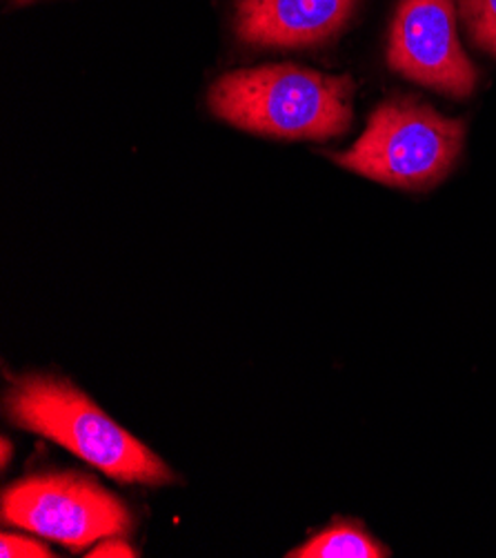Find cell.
<instances>
[{
  "label": "cell",
  "instance_id": "9",
  "mask_svg": "<svg viewBox=\"0 0 496 558\" xmlns=\"http://www.w3.org/2000/svg\"><path fill=\"white\" fill-rule=\"evenodd\" d=\"M0 556L3 558H47L53 554L47 545L34 541V538L5 532L3 536H0Z\"/></svg>",
  "mask_w": 496,
  "mask_h": 558
},
{
  "label": "cell",
  "instance_id": "12",
  "mask_svg": "<svg viewBox=\"0 0 496 558\" xmlns=\"http://www.w3.org/2000/svg\"><path fill=\"white\" fill-rule=\"evenodd\" d=\"M19 3H25V0H19Z\"/></svg>",
  "mask_w": 496,
  "mask_h": 558
},
{
  "label": "cell",
  "instance_id": "4",
  "mask_svg": "<svg viewBox=\"0 0 496 558\" xmlns=\"http://www.w3.org/2000/svg\"><path fill=\"white\" fill-rule=\"evenodd\" d=\"M3 521L74 551L132 532V514L123 500L94 478L72 472L27 476L5 487Z\"/></svg>",
  "mask_w": 496,
  "mask_h": 558
},
{
  "label": "cell",
  "instance_id": "5",
  "mask_svg": "<svg viewBox=\"0 0 496 558\" xmlns=\"http://www.w3.org/2000/svg\"><path fill=\"white\" fill-rule=\"evenodd\" d=\"M388 65L419 85L457 98L470 96L476 70L457 36L455 0H401Z\"/></svg>",
  "mask_w": 496,
  "mask_h": 558
},
{
  "label": "cell",
  "instance_id": "11",
  "mask_svg": "<svg viewBox=\"0 0 496 558\" xmlns=\"http://www.w3.org/2000/svg\"><path fill=\"white\" fill-rule=\"evenodd\" d=\"M10 454H12V442L8 438H3V468L10 465Z\"/></svg>",
  "mask_w": 496,
  "mask_h": 558
},
{
  "label": "cell",
  "instance_id": "8",
  "mask_svg": "<svg viewBox=\"0 0 496 558\" xmlns=\"http://www.w3.org/2000/svg\"><path fill=\"white\" fill-rule=\"evenodd\" d=\"M461 16L472 40L496 56V0H461Z\"/></svg>",
  "mask_w": 496,
  "mask_h": 558
},
{
  "label": "cell",
  "instance_id": "6",
  "mask_svg": "<svg viewBox=\"0 0 496 558\" xmlns=\"http://www.w3.org/2000/svg\"><path fill=\"white\" fill-rule=\"evenodd\" d=\"M356 0H239L237 32L256 47H310L337 36Z\"/></svg>",
  "mask_w": 496,
  "mask_h": 558
},
{
  "label": "cell",
  "instance_id": "2",
  "mask_svg": "<svg viewBox=\"0 0 496 558\" xmlns=\"http://www.w3.org/2000/svg\"><path fill=\"white\" fill-rule=\"evenodd\" d=\"M354 81L297 65L241 70L218 78L209 105L223 121L265 136L327 141L352 123Z\"/></svg>",
  "mask_w": 496,
  "mask_h": 558
},
{
  "label": "cell",
  "instance_id": "1",
  "mask_svg": "<svg viewBox=\"0 0 496 558\" xmlns=\"http://www.w3.org/2000/svg\"><path fill=\"white\" fill-rule=\"evenodd\" d=\"M8 418L70 450L121 483L165 485L174 474L147 445L109 418L85 392L65 378L27 374L5 397Z\"/></svg>",
  "mask_w": 496,
  "mask_h": 558
},
{
  "label": "cell",
  "instance_id": "3",
  "mask_svg": "<svg viewBox=\"0 0 496 558\" xmlns=\"http://www.w3.org/2000/svg\"><path fill=\"white\" fill-rule=\"evenodd\" d=\"M463 138L461 121L440 117L414 98H392L376 107L352 149L332 158L376 183L427 190L450 174Z\"/></svg>",
  "mask_w": 496,
  "mask_h": 558
},
{
  "label": "cell",
  "instance_id": "7",
  "mask_svg": "<svg viewBox=\"0 0 496 558\" xmlns=\"http://www.w3.org/2000/svg\"><path fill=\"white\" fill-rule=\"evenodd\" d=\"M294 558H385L390 549L378 543L359 521L339 519L292 549Z\"/></svg>",
  "mask_w": 496,
  "mask_h": 558
},
{
  "label": "cell",
  "instance_id": "10",
  "mask_svg": "<svg viewBox=\"0 0 496 558\" xmlns=\"http://www.w3.org/2000/svg\"><path fill=\"white\" fill-rule=\"evenodd\" d=\"M89 558H134L136 549L123 536H107L87 551Z\"/></svg>",
  "mask_w": 496,
  "mask_h": 558
}]
</instances>
